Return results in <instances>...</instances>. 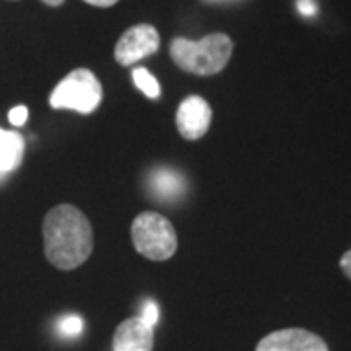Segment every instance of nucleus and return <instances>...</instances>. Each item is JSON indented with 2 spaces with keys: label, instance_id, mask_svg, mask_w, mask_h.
<instances>
[{
  "label": "nucleus",
  "instance_id": "nucleus-1",
  "mask_svg": "<svg viewBox=\"0 0 351 351\" xmlns=\"http://www.w3.org/2000/svg\"><path fill=\"white\" fill-rule=\"evenodd\" d=\"M45 258L59 269H75L86 262L94 248L92 226L75 205H57L43 221Z\"/></svg>",
  "mask_w": 351,
  "mask_h": 351
},
{
  "label": "nucleus",
  "instance_id": "nucleus-2",
  "mask_svg": "<svg viewBox=\"0 0 351 351\" xmlns=\"http://www.w3.org/2000/svg\"><path fill=\"white\" fill-rule=\"evenodd\" d=\"M232 55V41L225 34H211L201 41L176 38L170 57L182 71L191 75L211 76L225 69Z\"/></svg>",
  "mask_w": 351,
  "mask_h": 351
},
{
  "label": "nucleus",
  "instance_id": "nucleus-3",
  "mask_svg": "<svg viewBox=\"0 0 351 351\" xmlns=\"http://www.w3.org/2000/svg\"><path fill=\"white\" fill-rule=\"evenodd\" d=\"M131 239L141 256L164 262L178 250V237L172 223L160 213H141L131 225Z\"/></svg>",
  "mask_w": 351,
  "mask_h": 351
},
{
  "label": "nucleus",
  "instance_id": "nucleus-4",
  "mask_svg": "<svg viewBox=\"0 0 351 351\" xmlns=\"http://www.w3.org/2000/svg\"><path fill=\"white\" fill-rule=\"evenodd\" d=\"M101 101V84L98 76L88 69H76L66 75L51 92L49 104L55 110H75L92 113Z\"/></svg>",
  "mask_w": 351,
  "mask_h": 351
},
{
  "label": "nucleus",
  "instance_id": "nucleus-5",
  "mask_svg": "<svg viewBox=\"0 0 351 351\" xmlns=\"http://www.w3.org/2000/svg\"><path fill=\"white\" fill-rule=\"evenodd\" d=\"M160 49V36L151 24L129 27L115 45V61L121 66L135 64L145 57H151Z\"/></svg>",
  "mask_w": 351,
  "mask_h": 351
},
{
  "label": "nucleus",
  "instance_id": "nucleus-6",
  "mask_svg": "<svg viewBox=\"0 0 351 351\" xmlns=\"http://www.w3.org/2000/svg\"><path fill=\"white\" fill-rule=\"evenodd\" d=\"M256 351H330L326 341L304 328H283L267 334Z\"/></svg>",
  "mask_w": 351,
  "mask_h": 351
},
{
  "label": "nucleus",
  "instance_id": "nucleus-7",
  "mask_svg": "<svg viewBox=\"0 0 351 351\" xmlns=\"http://www.w3.org/2000/svg\"><path fill=\"white\" fill-rule=\"evenodd\" d=\"M211 125V106L201 96H189L180 104L176 112V127L188 141L201 138Z\"/></svg>",
  "mask_w": 351,
  "mask_h": 351
},
{
  "label": "nucleus",
  "instance_id": "nucleus-8",
  "mask_svg": "<svg viewBox=\"0 0 351 351\" xmlns=\"http://www.w3.org/2000/svg\"><path fill=\"white\" fill-rule=\"evenodd\" d=\"M154 332L141 316L121 322L113 334V351H152Z\"/></svg>",
  "mask_w": 351,
  "mask_h": 351
},
{
  "label": "nucleus",
  "instance_id": "nucleus-9",
  "mask_svg": "<svg viewBox=\"0 0 351 351\" xmlns=\"http://www.w3.org/2000/svg\"><path fill=\"white\" fill-rule=\"evenodd\" d=\"M24 158V137L14 131L0 129V174L16 170Z\"/></svg>",
  "mask_w": 351,
  "mask_h": 351
},
{
  "label": "nucleus",
  "instance_id": "nucleus-10",
  "mask_svg": "<svg viewBox=\"0 0 351 351\" xmlns=\"http://www.w3.org/2000/svg\"><path fill=\"white\" fill-rule=\"evenodd\" d=\"M151 186L156 191V195H160L164 199H172L176 195H180V191L186 184L180 174L170 172V170H158L156 174H152Z\"/></svg>",
  "mask_w": 351,
  "mask_h": 351
},
{
  "label": "nucleus",
  "instance_id": "nucleus-11",
  "mask_svg": "<svg viewBox=\"0 0 351 351\" xmlns=\"http://www.w3.org/2000/svg\"><path fill=\"white\" fill-rule=\"evenodd\" d=\"M133 82H135V86L145 94V96H149V98H158L160 96V84L156 82V78L147 71V69H143V66H138L133 71Z\"/></svg>",
  "mask_w": 351,
  "mask_h": 351
},
{
  "label": "nucleus",
  "instance_id": "nucleus-12",
  "mask_svg": "<svg viewBox=\"0 0 351 351\" xmlns=\"http://www.w3.org/2000/svg\"><path fill=\"white\" fill-rule=\"evenodd\" d=\"M82 328H84V322L76 314H71V316H66V318L61 320V332H63L64 336H78L82 332Z\"/></svg>",
  "mask_w": 351,
  "mask_h": 351
},
{
  "label": "nucleus",
  "instance_id": "nucleus-13",
  "mask_svg": "<svg viewBox=\"0 0 351 351\" xmlns=\"http://www.w3.org/2000/svg\"><path fill=\"white\" fill-rule=\"evenodd\" d=\"M141 318H143V320H145V322H147L149 326H154V324L158 322V306H156V302H154V301L145 302Z\"/></svg>",
  "mask_w": 351,
  "mask_h": 351
},
{
  "label": "nucleus",
  "instance_id": "nucleus-14",
  "mask_svg": "<svg viewBox=\"0 0 351 351\" xmlns=\"http://www.w3.org/2000/svg\"><path fill=\"white\" fill-rule=\"evenodd\" d=\"M8 119L16 127L24 125L25 121H27V108L25 106H16V108H12L10 113H8Z\"/></svg>",
  "mask_w": 351,
  "mask_h": 351
},
{
  "label": "nucleus",
  "instance_id": "nucleus-15",
  "mask_svg": "<svg viewBox=\"0 0 351 351\" xmlns=\"http://www.w3.org/2000/svg\"><path fill=\"white\" fill-rule=\"evenodd\" d=\"M297 8L302 16H314L318 12V4L316 0H297Z\"/></svg>",
  "mask_w": 351,
  "mask_h": 351
},
{
  "label": "nucleus",
  "instance_id": "nucleus-16",
  "mask_svg": "<svg viewBox=\"0 0 351 351\" xmlns=\"http://www.w3.org/2000/svg\"><path fill=\"white\" fill-rule=\"evenodd\" d=\"M339 267H341V271L351 279V250H348L343 256H341V260H339Z\"/></svg>",
  "mask_w": 351,
  "mask_h": 351
},
{
  "label": "nucleus",
  "instance_id": "nucleus-17",
  "mask_svg": "<svg viewBox=\"0 0 351 351\" xmlns=\"http://www.w3.org/2000/svg\"><path fill=\"white\" fill-rule=\"evenodd\" d=\"M88 4H92V6H98V8H110L113 4H117L119 0H84Z\"/></svg>",
  "mask_w": 351,
  "mask_h": 351
},
{
  "label": "nucleus",
  "instance_id": "nucleus-18",
  "mask_svg": "<svg viewBox=\"0 0 351 351\" xmlns=\"http://www.w3.org/2000/svg\"><path fill=\"white\" fill-rule=\"evenodd\" d=\"M43 2H45L47 6H61L64 0H43Z\"/></svg>",
  "mask_w": 351,
  "mask_h": 351
}]
</instances>
